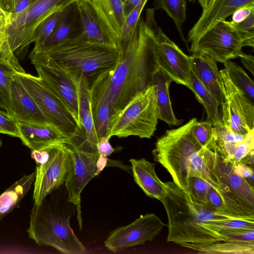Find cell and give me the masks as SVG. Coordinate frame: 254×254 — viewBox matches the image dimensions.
I'll return each instance as SVG.
<instances>
[{
    "label": "cell",
    "instance_id": "30bf717a",
    "mask_svg": "<svg viewBox=\"0 0 254 254\" xmlns=\"http://www.w3.org/2000/svg\"><path fill=\"white\" fill-rule=\"evenodd\" d=\"M154 10V8L146 10L145 22L155 40L159 68L173 81L188 87L191 70L190 56L185 54L157 25L155 19Z\"/></svg>",
    "mask_w": 254,
    "mask_h": 254
},
{
    "label": "cell",
    "instance_id": "4fadbf2b",
    "mask_svg": "<svg viewBox=\"0 0 254 254\" xmlns=\"http://www.w3.org/2000/svg\"><path fill=\"white\" fill-rule=\"evenodd\" d=\"M225 89V100L221 105L224 125L242 135L254 129V106L245 93L231 80L227 70H221Z\"/></svg>",
    "mask_w": 254,
    "mask_h": 254
},
{
    "label": "cell",
    "instance_id": "8fae6325",
    "mask_svg": "<svg viewBox=\"0 0 254 254\" xmlns=\"http://www.w3.org/2000/svg\"><path fill=\"white\" fill-rule=\"evenodd\" d=\"M29 58L38 76L43 78L53 89L80 124L79 87L81 78H74L44 55L30 54Z\"/></svg>",
    "mask_w": 254,
    "mask_h": 254
},
{
    "label": "cell",
    "instance_id": "f1b7e54d",
    "mask_svg": "<svg viewBox=\"0 0 254 254\" xmlns=\"http://www.w3.org/2000/svg\"><path fill=\"white\" fill-rule=\"evenodd\" d=\"M207 199V204L218 211L242 218L254 219V210L243 205L226 191L218 192L210 187Z\"/></svg>",
    "mask_w": 254,
    "mask_h": 254
},
{
    "label": "cell",
    "instance_id": "6da1fadb",
    "mask_svg": "<svg viewBox=\"0 0 254 254\" xmlns=\"http://www.w3.org/2000/svg\"><path fill=\"white\" fill-rule=\"evenodd\" d=\"M120 51L110 86V121L135 96L153 85V75L159 68L154 37L140 18L129 42Z\"/></svg>",
    "mask_w": 254,
    "mask_h": 254
},
{
    "label": "cell",
    "instance_id": "7dc6e473",
    "mask_svg": "<svg viewBox=\"0 0 254 254\" xmlns=\"http://www.w3.org/2000/svg\"><path fill=\"white\" fill-rule=\"evenodd\" d=\"M242 63L245 67L254 75V58L251 55L244 54L240 58Z\"/></svg>",
    "mask_w": 254,
    "mask_h": 254
},
{
    "label": "cell",
    "instance_id": "7402d4cb",
    "mask_svg": "<svg viewBox=\"0 0 254 254\" xmlns=\"http://www.w3.org/2000/svg\"><path fill=\"white\" fill-rule=\"evenodd\" d=\"M254 4V0H214L209 7L190 31L188 41H192L218 22L226 19L239 8Z\"/></svg>",
    "mask_w": 254,
    "mask_h": 254
},
{
    "label": "cell",
    "instance_id": "6f0895ef",
    "mask_svg": "<svg viewBox=\"0 0 254 254\" xmlns=\"http://www.w3.org/2000/svg\"></svg>",
    "mask_w": 254,
    "mask_h": 254
},
{
    "label": "cell",
    "instance_id": "b9f144b4",
    "mask_svg": "<svg viewBox=\"0 0 254 254\" xmlns=\"http://www.w3.org/2000/svg\"><path fill=\"white\" fill-rule=\"evenodd\" d=\"M216 137V141L223 143L241 142L245 140L250 132L245 135H242L233 132L222 123L213 126ZM253 130V129H252Z\"/></svg>",
    "mask_w": 254,
    "mask_h": 254
},
{
    "label": "cell",
    "instance_id": "e0dca14e",
    "mask_svg": "<svg viewBox=\"0 0 254 254\" xmlns=\"http://www.w3.org/2000/svg\"><path fill=\"white\" fill-rule=\"evenodd\" d=\"M76 5L84 38L119 49V45L101 20L90 0H77Z\"/></svg>",
    "mask_w": 254,
    "mask_h": 254
},
{
    "label": "cell",
    "instance_id": "3957f363",
    "mask_svg": "<svg viewBox=\"0 0 254 254\" xmlns=\"http://www.w3.org/2000/svg\"><path fill=\"white\" fill-rule=\"evenodd\" d=\"M40 204L34 203L27 233L39 246H49L64 254H82L86 249L70 226L75 205L68 200L64 184Z\"/></svg>",
    "mask_w": 254,
    "mask_h": 254
},
{
    "label": "cell",
    "instance_id": "e575fe53",
    "mask_svg": "<svg viewBox=\"0 0 254 254\" xmlns=\"http://www.w3.org/2000/svg\"><path fill=\"white\" fill-rule=\"evenodd\" d=\"M232 82L241 89L253 102L254 99V83L245 71L238 64L230 61L224 63Z\"/></svg>",
    "mask_w": 254,
    "mask_h": 254
},
{
    "label": "cell",
    "instance_id": "d6a6232c",
    "mask_svg": "<svg viewBox=\"0 0 254 254\" xmlns=\"http://www.w3.org/2000/svg\"><path fill=\"white\" fill-rule=\"evenodd\" d=\"M15 72L11 66L0 62V108L12 117L11 84L12 75Z\"/></svg>",
    "mask_w": 254,
    "mask_h": 254
},
{
    "label": "cell",
    "instance_id": "83f0119b",
    "mask_svg": "<svg viewBox=\"0 0 254 254\" xmlns=\"http://www.w3.org/2000/svg\"><path fill=\"white\" fill-rule=\"evenodd\" d=\"M172 79L160 68L153 75V85H155L158 119L169 126L182 124V120L178 119L173 111L170 98L169 87Z\"/></svg>",
    "mask_w": 254,
    "mask_h": 254
},
{
    "label": "cell",
    "instance_id": "816d5d0a",
    "mask_svg": "<svg viewBox=\"0 0 254 254\" xmlns=\"http://www.w3.org/2000/svg\"><path fill=\"white\" fill-rule=\"evenodd\" d=\"M190 1L197 0L202 8V11L208 9L214 0H189Z\"/></svg>",
    "mask_w": 254,
    "mask_h": 254
},
{
    "label": "cell",
    "instance_id": "f6af8a7d",
    "mask_svg": "<svg viewBox=\"0 0 254 254\" xmlns=\"http://www.w3.org/2000/svg\"><path fill=\"white\" fill-rule=\"evenodd\" d=\"M254 12V4L242 7L232 14V22H238Z\"/></svg>",
    "mask_w": 254,
    "mask_h": 254
},
{
    "label": "cell",
    "instance_id": "484cf974",
    "mask_svg": "<svg viewBox=\"0 0 254 254\" xmlns=\"http://www.w3.org/2000/svg\"><path fill=\"white\" fill-rule=\"evenodd\" d=\"M80 23L76 1L65 7L52 33L45 42L31 54L59 46L65 41L80 35L75 32L77 24Z\"/></svg>",
    "mask_w": 254,
    "mask_h": 254
},
{
    "label": "cell",
    "instance_id": "277c9868",
    "mask_svg": "<svg viewBox=\"0 0 254 254\" xmlns=\"http://www.w3.org/2000/svg\"><path fill=\"white\" fill-rule=\"evenodd\" d=\"M34 54L47 57L73 77L84 76L90 83L102 73L114 70L120 59L119 49L88 40L80 35Z\"/></svg>",
    "mask_w": 254,
    "mask_h": 254
},
{
    "label": "cell",
    "instance_id": "9a60e30c",
    "mask_svg": "<svg viewBox=\"0 0 254 254\" xmlns=\"http://www.w3.org/2000/svg\"><path fill=\"white\" fill-rule=\"evenodd\" d=\"M68 145L71 154V166L64 182L68 200L76 207L80 230L82 227L81 211V193L96 174V162L99 154L79 150Z\"/></svg>",
    "mask_w": 254,
    "mask_h": 254
},
{
    "label": "cell",
    "instance_id": "ba28073f",
    "mask_svg": "<svg viewBox=\"0 0 254 254\" xmlns=\"http://www.w3.org/2000/svg\"><path fill=\"white\" fill-rule=\"evenodd\" d=\"M36 163L33 199L40 204L55 190L64 184L71 166V154L66 143H59L40 150H31Z\"/></svg>",
    "mask_w": 254,
    "mask_h": 254
},
{
    "label": "cell",
    "instance_id": "f907efd6",
    "mask_svg": "<svg viewBox=\"0 0 254 254\" xmlns=\"http://www.w3.org/2000/svg\"><path fill=\"white\" fill-rule=\"evenodd\" d=\"M107 156L103 155H99L96 162V176L98 175L104 169L107 165Z\"/></svg>",
    "mask_w": 254,
    "mask_h": 254
},
{
    "label": "cell",
    "instance_id": "11a10c76",
    "mask_svg": "<svg viewBox=\"0 0 254 254\" xmlns=\"http://www.w3.org/2000/svg\"><path fill=\"white\" fill-rule=\"evenodd\" d=\"M0 8H1V9H2V8H1V7L0 5Z\"/></svg>",
    "mask_w": 254,
    "mask_h": 254
},
{
    "label": "cell",
    "instance_id": "7a4b0ae2",
    "mask_svg": "<svg viewBox=\"0 0 254 254\" xmlns=\"http://www.w3.org/2000/svg\"><path fill=\"white\" fill-rule=\"evenodd\" d=\"M166 193L160 201L168 217L167 242L189 248L213 244L219 240L202 226L222 219H248L218 211L208 204L197 202L173 182L165 183Z\"/></svg>",
    "mask_w": 254,
    "mask_h": 254
},
{
    "label": "cell",
    "instance_id": "7c38bea8",
    "mask_svg": "<svg viewBox=\"0 0 254 254\" xmlns=\"http://www.w3.org/2000/svg\"><path fill=\"white\" fill-rule=\"evenodd\" d=\"M191 43L192 54L205 53L223 64L244 54L241 40L226 20L215 23Z\"/></svg>",
    "mask_w": 254,
    "mask_h": 254
},
{
    "label": "cell",
    "instance_id": "52a82bcc",
    "mask_svg": "<svg viewBox=\"0 0 254 254\" xmlns=\"http://www.w3.org/2000/svg\"><path fill=\"white\" fill-rule=\"evenodd\" d=\"M16 73L52 125L69 139L67 143L79 140L82 135L81 126L45 80L25 72Z\"/></svg>",
    "mask_w": 254,
    "mask_h": 254
},
{
    "label": "cell",
    "instance_id": "db71d44e",
    "mask_svg": "<svg viewBox=\"0 0 254 254\" xmlns=\"http://www.w3.org/2000/svg\"><path fill=\"white\" fill-rule=\"evenodd\" d=\"M122 0L123 1V3H124V2L125 1H126L127 0Z\"/></svg>",
    "mask_w": 254,
    "mask_h": 254
},
{
    "label": "cell",
    "instance_id": "2e32d148",
    "mask_svg": "<svg viewBox=\"0 0 254 254\" xmlns=\"http://www.w3.org/2000/svg\"><path fill=\"white\" fill-rule=\"evenodd\" d=\"M113 70L102 73L90 83V109L99 140L103 136L109 139L110 122L109 93Z\"/></svg>",
    "mask_w": 254,
    "mask_h": 254
},
{
    "label": "cell",
    "instance_id": "8d00e7d4",
    "mask_svg": "<svg viewBox=\"0 0 254 254\" xmlns=\"http://www.w3.org/2000/svg\"><path fill=\"white\" fill-rule=\"evenodd\" d=\"M147 0H141L125 19L120 43L119 50L126 47L136 28L141 11Z\"/></svg>",
    "mask_w": 254,
    "mask_h": 254
},
{
    "label": "cell",
    "instance_id": "44dd1931",
    "mask_svg": "<svg viewBox=\"0 0 254 254\" xmlns=\"http://www.w3.org/2000/svg\"><path fill=\"white\" fill-rule=\"evenodd\" d=\"M90 82L82 76L80 83L79 123L82 127L81 138L73 144H68L87 152H97L96 144L99 141L90 105Z\"/></svg>",
    "mask_w": 254,
    "mask_h": 254
},
{
    "label": "cell",
    "instance_id": "5bb4252c",
    "mask_svg": "<svg viewBox=\"0 0 254 254\" xmlns=\"http://www.w3.org/2000/svg\"><path fill=\"white\" fill-rule=\"evenodd\" d=\"M165 224L154 213L140 215L130 224L112 231L104 242L105 247L117 253L152 241Z\"/></svg>",
    "mask_w": 254,
    "mask_h": 254
},
{
    "label": "cell",
    "instance_id": "60d3db41",
    "mask_svg": "<svg viewBox=\"0 0 254 254\" xmlns=\"http://www.w3.org/2000/svg\"><path fill=\"white\" fill-rule=\"evenodd\" d=\"M192 132L202 146L207 145L211 140L216 138L213 125L206 121L200 122L197 121L192 127Z\"/></svg>",
    "mask_w": 254,
    "mask_h": 254
},
{
    "label": "cell",
    "instance_id": "1f68e13d",
    "mask_svg": "<svg viewBox=\"0 0 254 254\" xmlns=\"http://www.w3.org/2000/svg\"><path fill=\"white\" fill-rule=\"evenodd\" d=\"M219 153L223 160L234 167L254 149V129L241 142L223 143L217 141Z\"/></svg>",
    "mask_w": 254,
    "mask_h": 254
},
{
    "label": "cell",
    "instance_id": "8992f818",
    "mask_svg": "<svg viewBox=\"0 0 254 254\" xmlns=\"http://www.w3.org/2000/svg\"><path fill=\"white\" fill-rule=\"evenodd\" d=\"M158 120L156 87L153 85L135 96L111 119L108 138L136 136L150 138Z\"/></svg>",
    "mask_w": 254,
    "mask_h": 254
},
{
    "label": "cell",
    "instance_id": "cb8c5ba5",
    "mask_svg": "<svg viewBox=\"0 0 254 254\" xmlns=\"http://www.w3.org/2000/svg\"><path fill=\"white\" fill-rule=\"evenodd\" d=\"M189 249L206 254H254V229H241L224 241Z\"/></svg>",
    "mask_w": 254,
    "mask_h": 254
},
{
    "label": "cell",
    "instance_id": "ffe728a7",
    "mask_svg": "<svg viewBox=\"0 0 254 254\" xmlns=\"http://www.w3.org/2000/svg\"><path fill=\"white\" fill-rule=\"evenodd\" d=\"M11 97L13 117L17 121L52 125L24 87L16 72L12 75Z\"/></svg>",
    "mask_w": 254,
    "mask_h": 254
},
{
    "label": "cell",
    "instance_id": "4316f807",
    "mask_svg": "<svg viewBox=\"0 0 254 254\" xmlns=\"http://www.w3.org/2000/svg\"><path fill=\"white\" fill-rule=\"evenodd\" d=\"M105 25L117 41L120 47L125 21L122 0H90Z\"/></svg>",
    "mask_w": 254,
    "mask_h": 254
},
{
    "label": "cell",
    "instance_id": "d590c367",
    "mask_svg": "<svg viewBox=\"0 0 254 254\" xmlns=\"http://www.w3.org/2000/svg\"><path fill=\"white\" fill-rule=\"evenodd\" d=\"M64 9L61 8L51 13L37 27L31 38V43H34L32 51L37 50L52 33Z\"/></svg>",
    "mask_w": 254,
    "mask_h": 254
},
{
    "label": "cell",
    "instance_id": "681fc988",
    "mask_svg": "<svg viewBox=\"0 0 254 254\" xmlns=\"http://www.w3.org/2000/svg\"><path fill=\"white\" fill-rule=\"evenodd\" d=\"M34 0H19L13 12L10 14H16L21 12L27 8Z\"/></svg>",
    "mask_w": 254,
    "mask_h": 254
},
{
    "label": "cell",
    "instance_id": "9f6ffc18",
    "mask_svg": "<svg viewBox=\"0 0 254 254\" xmlns=\"http://www.w3.org/2000/svg\"><path fill=\"white\" fill-rule=\"evenodd\" d=\"M0 9H1V8H0ZM2 10V9H1Z\"/></svg>",
    "mask_w": 254,
    "mask_h": 254
},
{
    "label": "cell",
    "instance_id": "7bdbcfd3",
    "mask_svg": "<svg viewBox=\"0 0 254 254\" xmlns=\"http://www.w3.org/2000/svg\"><path fill=\"white\" fill-rule=\"evenodd\" d=\"M0 133L18 137L19 133L16 119L0 109Z\"/></svg>",
    "mask_w": 254,
    "mask_h": 254
},
{
    "label": "cell",
    "instance_id": "5b68a950",
    "mask_svg": "<svg viewBox=\"0 0 254 254\" xmlns=\"http://www.w3.org/2000/svg\"><path fill=\"white\" fill-rule=\"evenodd\" d=\"M195 118L180 127L167 130L155 143L152 151L154 160L170 173L173 182L188 191L187 171L190 164L203 147L192 132Z\"/></svg>",
    "mask_w": 254,
    "mask_h": 254
},
{
    "label": "cell",
    "instance_id": "f35d334b",
    "mask_svg": "<svg viewBox=\"0 0 254 254\" xmlns=\"http://www.w3.org/2000/svg\"><path fill=\"white\" fill-rule=\"evenodd\" d=\"M0 62L11 66L16 73L25 72L10 49L6 34L1 31H0Z\"/></svg>",
    "mask_w": 254,
    "mask_h": 254
},
{
    "label": "cell",
    "instance_id": "c3c4849f",
    "mask_svg": "<svg viewBox=\"0 0 254 254\" xmlns=\"http://www.w3.org/2000/svg\"><path fill=\"white\" fill-rule=\"evenodd\" d=\"M141 0H127L123 3L125 19Z\"/></svg>",
    "mask_w": 254,
    "mask_h": 254
},
{
    "label": "cell",
    "instance_id": "d6986e66",
    "mask_svg": "<svg viewBox=\"0 0 254 254\" xmlns=\"http://www.w3.org/2000/svg\"><path fill=\"white\" fill-rule=\"evenodd\" d=\"M190 62L195 75L221 105L225 100V89L216 62L206 54L196 53L190 56Z\"/></svg>",
    "mask_w": 254,
    "mask_h": 254
},
{
    "label": "cell",
    "instance_id": "f546056e",
    "mask_svg": "<svg viewBox=\"0 0 254 254\" xmlns=\"http://www.w3.org/2000/svg\"><path fill=\"white\" fill-rule=\"evenodd\" d=\"M35 171L24 175L0 195V220L19 204L35 180Z\"/></svg>",
    "mask_w": 254,
    "mask_h": 254
},
{
    "label": "cell",
    "instance_id": "836d02e7",
    "mask_svg": "<svg viewBox=\"0 0 254 254\" xmlns=\"http://www.w3.org/2000/svg\"><path fill=\"white\" fill-rule=\"evenodd\" d=\"M162 8L172 19L180 34L185 40L182 26L186 19V0H156L155 9Z\"/></svg>",
    "mask_w": 254,
    "mask_h": 254
},
{
    "label": "cell",
    "instance_id": "603a6c76",
    "mask_svg": "<svg viewBox=\"0 0 254 254\" xmlns=\"http://www.w3.org/2000/svg\"><path fill=\"white\" fill-rule=\"evenodd\" d=\"M218 176L226 190L246 207L254 210V189L245 178L237 175L234 166L224 161L219 153Z\"/></svg>",
    "mask_w": 254,
    "mask_h": 254
},
{
    "label": "cell",
    "instance_id": "d4e9b609",
    "mask_svg": "<svg viewBox=\"0 0 254 254\" xmlns=\"http://www.w3.org/2000/svg\"><path fill=\"white\" fill-rule=\"evenodd\" d=\"M135 183L148 196L159 200L166 193L165 183L158 177L155 163L144 158L129 160Z\"/></svg>",
    "mask_w": 254,
    "mask_h": 254
},
{
    "label": "cell",
    "instance_id": "9c48e42d",
    "mask_svg": "<svg viewBox=\"0 0 254 254\" xmlns=\"http://www.w3.org/2000/svg\"><path fill=\"white\" fill-rule=\"evenodd\" d=\"M77 0H34L25 10L7 18L5 32L11 51L20 53L31 43L38 25L55 11L64 8Z\"/></svg>",
    "mask_w": 254,
    "mask_h": 254
},
{
    "label": "cell",
    "instance_id": "4dcf8cb0",
    "mask_svg": "<svg viewBox=\"0 0 254 254\" xmlns=\"http://www.w3.org/2000/svg\"><path fill=\"white\" fill-rule=\"evenodd\" d=\"M188 88L193 92L197 100L203 106L207 115L206 121L211 123L213 126L222 123L218 111L219 104L200 82L191 69L190 82Z\"/></svg>",
    "mask_w": 254,
    "mask_h": 254
},
{
    "label": "cell",
    "instance_id": "74e56055",
    "mask_svg": "<svg viewBox=\"0 0 254 254\" xmlns=\"http://www.w3.org/2000/svg\"><path fill=\"white\" fill-rule=\"evenodd\" d=\"M227 22L238 34L243 47H254V12L239 22Z\"/></svg>",
    "mask_w": 254,
    "mask_h": 254
},
{
    "label": "cell",
    "instance_id": "ac0fdd59",
    "mask_svg": "<svg viewBox=\"0 0 254 254\" xmlns=\"http://www.w3.org/2000/svg\"><path fill=\"white\" fill-rule=\"evenodd\" d=\"M19 138L31 150H40L69 139L53 125L17 121Z\"/></svg>",
    "mask_w": 254,
    "mask_h": 254
},
{
    "label": "cell",
    "instance_id": "ee69618b",
    "mask_svg": "<svg viewBox=\"0 0 254 254\" xmlns=\"http://www.w3.org/2000/svg\"><path fill=\"white\" fill-rule=\"evenodd\" d=\"M109 140V139L106 136L102 137L99 139L96 144L97 151L99 155L108 156L114 152L115 149Z\"/></svg>",
    "mask_w": 254,
    "mask_h": 254
},
{
    "label": "cell",
    "instance_id": "f5cc1de1",
    "mask_svg": "<svg viewBox=\"0 0 254 254\" xmlns=\"http://www.w3.org/2000/svg\"><path fill=\"white\" fill-rule=\"evenodd\" d=\"M1 145H2V141H1V139H0V148L1 146Z\"/></svg>",
    "mask_w": 254,
    "mask_h": 254
},
{
    "label": "cell",
    "instance_id": "ab89813d",
    "mask_svg": "<svg viewBox=\"0 0 254 254\" xmlns=\"http://www.w3.org/2000/svg\"><path fill=\"white\" fill-rule=\"evenodd\" d=\"M188 192L195 201L207 204V196L211 187L203 180L195 177L188 179Z\"/></svg>",
    "mask_w": 254,
    "mask_h": 254
},
{
    "label": "cell",
    "instance_id": "bcb514c9",
    "mask_svg": "<svg viewBox=\"0 0 254 254\" xmlns=\"http://www.w3.org/2000/svg\"><path fill=\"white\" fill-rule=\"evenodd\" d=\"M19 0H0V5L2 9L9 16L13 12Z\"/></svg>",
    "mask_w": 254,
    "mask_h": 254
}]
</instances>
